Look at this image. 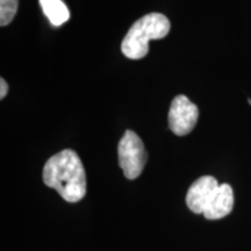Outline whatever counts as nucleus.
<instances>
[{
    "instance_id": "9",
    "label": "nucleus",
    "mask_w": 251,
    "mask_h": 251,
    "mask_svg": "<svg viewBox=\"0 0 251 251\" xmlns=\"http://www.w3.org/2000/svg\"><path fill=\"white\" fill-rule=\"evenodd\" d=\"M8 92V85L7 83H6V80L4 78H1L0 79V98L4 99L6 97V94Z\"/></svg>"
},
{
    "instance_id": "5",
    "label": "nucleus",
    "mask_w": 251,
    "mask_h": 251,
    "mask_svg": "<svg viewBox=\"0 0 251 251\" xmlns=\"http://www.w3.org/2000/svg\"><path fill=\"white\" fill-rule=\"evenodd\" d=\"M218 187V180L212 176H203L197 179L187 191L186 205L188 208L194 214H202Z\"/></svg>"
},
{
    "instance_id": "1",
    "label": "nucleus",
    "mask_w": 251,
    "mask_h": 251,
    "mask_svg": "<svg viewBox=\"0 0 251 251\" xmlns=\"http://www.w3.org/2000/svg\"><path fill=\"white\" fill-rule=\"evenodd\" d=\"M43 181L68 202H78L86 194L85 170L74 150L65 149L50 157L43 168Z\"/></svg>"
},
{
    "instance_id": "8",
    "label": "nucleus",
    "mask_w": 251,
    "mask_h": 251,
    "mask_svg": "<svg viewBox=\"0 0 251 251\" xmlns=\"http://www.w3.org/2000/svg\"><path fill=\"white\" fill-rule=\"evenodd\" d=\"M19 0H0V26L5 27L12 23L18 11Z\"/></svg>"
},
{
    "instance_id": "7",
    "label": "nucleus",
    "mask_w": 251,
    "mask_h": 251,
    "mask_svg": "<svg viewBox=\"0 0 251 251\" xmlns=\"http://www.w3.org/2000/svg\"><path fill=\"white\" fill-rule=\"evenodd\" d=\"M43 13L54 26H62L70 19V12L62 0H40Z\"/></svg>"
},
{
    "instance_id": "2",
    "label": "nucleus",
    "mask_w": 251,
    "mask_h": 251,
    "mask_svg": "<svg viewBox=\"0 0 251 251\" xmlns=\"http://www.w3.org/2000/svg\"><path fill=\"white\" fill-rule=\"evenodd\" d=\"M170 21L161 13L144 15L129 28L121 43V50L126 57L141 59L149 51V41L165 37L170 31Z\"/></svg>"
},
{
    "instance_id": "6",
    "label": "nucleus",
    "mask_w": 251,
    "mask_h": 251,
    "mask_svg": "<svg viewBox=\"0 0 251 251\" xmlns=\"http://www.w3.org/2000/svg\"><path fill=\"white\" fill-rule=\"evenodd\" d=\"M234 207L233 188L228 184H221L216 188L212 199L203 211V216L207 220H219L230 214Z\"/></svg>"
},
{
    "instance_id": "3",
    "label": "nucleus",
    "mask_w": 251,
    "mask_h": 251,
    "mask_svg": "<svg viewBox=\"0 0 251 251\" xmlns=\"http://www.w3.org/2000/svg\"><path fill=\"white\" fill-rule=\"evenodd\" d=\"M119 165L127 179H136L142 174L148 155L142 140L133 130H126L118 147Z\"/></svg>"
},
{
    "instance_id": "4",
    "label": "nucleus",
    "mask_w": 251,
    "mask_h": 251,
    "mask_svg": "<svg viewBox=\"0 0 251 251\" xmlns=\"http://www.w3.org/2000/svg\"><path fill=\"white\" fill-rule=\"evenodd\" d=\"M199 109L187 97L177 96L172 100L169 111V127L178 136L190 134L196 127Z\"/></svg>"
}]
</instances>
